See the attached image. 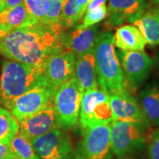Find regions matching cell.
Here are the masks:
<instances>
[{
  "mask_svg": "<svg viewBox=\"0 0 159 159\" xmlns=\"http://www.w3.org/2000/svg\"><path fill=\"white\" fill-rule=\"evenodd\" d=\"M63 29L61 24L35 22L13 30L0 39V53L12 61L43 67L50 55L66 49Z\"/></svg>",
  "mask_w": 159,
  "mask_h": 159,
  "instance_id": "6da1fadb",
  "label": "cell"
},
{
  "mask_svg": "<svg viewBox=\"0 0 159 159\" xmlns=\"http://www.w3.org/2000/svg\"><path fill=\"white\" fill-rule=\"evenodd\" d=\"M114 46L112 33L106 32L97 35L93 49L97 82L99 87L108 94L125 89L129 90L130 87Z\"/></svg>",
  "mask_w": 159,
  "mask_h": 159,
  "instance_id": "7a4b0ae2",
  "label": "cell"
},
{
  "mask_svg": "<svg viewBox=\"0 0 159 159\" xmlns=\"http://www.w3.org/2000/svg\"><path fill=\"white\" fill-rule=\"evenodd\" d=\"M43 82V67L5 60L0 74V104L9 109L17 97Z\"/></svg>",
  "mask_w": 159,
  "mask_h": 159,
  "instance_id": "3957f363",
  "label": "cell"
},
{
  "mask_svg": "<svg viewBox=\"0 0 159 159\" xmlns=\"http://www.w3.org/2000/svg\"><path fill=\"white\" fill-rule=\"evenodd\" d=\"M150 125L114 121L111 128V149L119 158L141 150L150 140Z\"/></svg>",
  "mask_w": 159,
  "mask_h": 159,
  "instance_id": "277c9868",
  "label": "cell"
},
{
  "mask_svg": "<svg viewBox=\"0 0 159 159\" xmlns=\"http://www.w3.org/2000/svg\"><path fill=\"white\" fill-rule=\"evenodd\" d=\"M83 94L75 76L55 91L53 103L61 128H72L78 124Z\"/></svg>",
  "mask_w": 159,
  "mask_h": 159,
  "instance_id": "5b68a950",
  "label": "cell"
},
{
  "mask_svg": "<svg viewBox=\"0 0 159 159\" xmlns=\"http://www.w3.org/2000/svg\"><path fill=\"white\" fill-rule=\"evenodd\" d=\"M112 123H95L82 130L83 139L75 152V159H107L111 150Z\"/></svg>",
  "mask_w": 159,
  "mask_h": 159,
  "instance_id": "8992f818",
  "label": "cell"
},
{
  "mask_svg": "<svg viewBox=\"0 0 159 159\" xmlns=\"http://www.w3.org/2000/svg\"><path fill=\"white\" fill-rule=\"evenodd\" d=\"M81 130L95 123H112L113 116L109 96L100 87L85 91L80 111Z\"/></svg>",
  "mask_w": 159,
  "mask_h": 159,
  "instance_id": "52a82bcc",
  "label": "cell"
},
{
  "mask_svg": "<svg viewBox=\"0 0 159 159\" xmlns=\"http://www.w3.org/2000/svg\"><path fill=\"white\" fill-rule=\"evenodd\" d=\"M55 93V91L45 82L41 83L17 97L8 110L19 122L26 117L36 114L52 102Z\"/></svg>",
  "mask_w": 159,
  "mask_h": 159,
  "instance_id": "ba28073f",
  "label": "cell"
},
{
  "mask_svg": "<svg viewBox=\"0 0 159 159\" xmlns=\"http://www.w3.org/2000/svg\"><path fill=\"white\" fill-rule=\"evenodd\" d=\"M76 55L63 49L50 55L46 60L43 67V76L46 83L56 90L75 76Z\"/></svg>",
  "mask_w": 159,
  "mask_h": 159,
  "instance_id": "9c48e42d",
  "label": "cell"
},
{
  "mask_svg": "<svg viewBox=\"0 0 159 159\" xmlns=\"http://www.w3.org/2000/svg\"><path fill=\"white\" fill-rule=\"evenodd\" d=\"M39 159H71L73 149L69 137L56 129L31 141Z\"/></svg>",
  "mask_w": 159,
  "mask_h": 159,
  "instance_id": "30bf717a",
  "label": "cell"
},
{
  "mask_svg": "<svg viewBox=\"0 0 159 159\" xmlns=\"http://www.w3.org/2000/svg\"><path fill=\"white\" fill-rule=\"evenodd\" d=\"M19 124V133L30 141L61 128L53 101L36 114L21 119Z\"/></svg>",
  "mask_w": 159,
  "mask_h": 159,
  "instance_id": "8fae6325",
  "label": "cell"
},
{
  "mask_svg": "<svg viewBox=\"0 0 159 159\" xmlns=\"http://www.w3.org/2000/svg\"><path fill=\"white\" fill-rule=\"evenodd\" d=\"M118 56L121 61L123 73L130 86H136L148 78L153 61L144 51H120Z\"/></svg>",
  "mask_w": 159,
  "mask_h": 159,
  "instance_id": "7c38bea8",
  "label": "cell"
},
{
  "mask_svg": "<svg viewBox=\"0 0 159 159\" xmlns=\"http://www.w3.org/2000/svg\"><path fill=\"white\" fill-rule=\"evenodd\" d=\"M113 122H132L150 125L145 118L136 99L130 91L122 90L108 94Z\"/></svg>",
  "mask_w": 159,
  "mask_h": 159,
  "instance_id": "4fadbf2b",
  "label": "cell"
},
{
  "mask_svg": "<svg viewBox=\"0 0 159 159\" xmlns=\"http://www.w3.org/2000/svg\"><path fill=\"white\" fill-rule=\"evenodd\" d=\"M148 5V0H109L105 28L111 30L125 21L133 22L144 13Z\"/></svg>",
  "mask_w": 159,
  "mask_h": 159,
  "instance_id": "5bb4252c",
  "label": "cell"
},
{
  "mask_svg": "<svg viewBox=\"0 0 159 159\" xmlns=\"http://www.w3.org/2000/svg\"><path fill=\"white\" fill-rule=\"evenodd\" d=\"M97 32L98 27L93 25L86 28H76L70 34H65L66 49L74 52L77 57L91 52L94 49Z\"/></svg>",
  "mask_w": 159,
  "mask_h": 159,
  "instance_id": "9a60e30c",
  "label": "cell"
},
{
  "mask_svg": "<svg viewBox=\"0 0 159 159\" xmlns=\"http://www.w3.org/2000/svg\"><path fill=\"white\" fill-rule=\"evenodd\" d=\"M75 76L84 93L89 90L99 88L93 51L76 58Z\"/></svg>",
  "mask_w": 159,
  "mask_h": 159,
  "instance_id": "2e32d148",
  "label": "cell"
},
{
  "mask_svg": "<svg viewBox=\"0 0 159 159\" xmlns=\"http://www.w3.org/2000/svg\"><path fill=\"white\" fill-rule=\"evenodd\" d=\"M133 23L139 30L147 43L152 46L159 44V7L152 6L148 8Z\"/></svg>",
  "mask_w": 159,
  "mask_h": 159,
  "instance_id": "e0dca14e",
  "label": "cell"
},
{
  "mask_svg": "<svg viewBox=\"0 0 159 159\" xmlns=\"http://www.w3.org/2000/svg\"><path fill=\"white\" fill-rule=\"evenodd\" d=\"M114 43L123 51H143L147 41L136 26L128 25L116 29Z\"/></svg>",
  "mask_w": 159,
  "mask_h": 159,
  "instance_id": "ac0fdd59",
  "label": "cell"
},
{
  "mask_svg": "<svg viewBox=\"0 0 159 159\" xmlns=\"http://www.w3.org/2000/svg\"><path fill=\"white\" fill-rule=\"evenodd\" d=\"M140 108L149 122L159 126V87L151 85L140 93Z\"/></svg>",
  "mask_w": 159,
  "mask_h": 159,
  "instance_id": "d6986e66",
  "label": "cell"
},
{
  "mask_svg": "<svg viewBox=\"0 0 159 159\" xmlns=\"http://www.w3.org/2000/svg\"><path fill=\"white\" fill-rule=\"evenodd\" d=\"M33 23L35 21L27 11L25 2L0 11V25L7 27L11 30Z\"/></svg>",
  "mask_w": 159,
  "mask_h": 159,
  "instance_id": "ffe728a7",
  "label": "cell"
},
{
  "mask_svg": "<svg viewBox=\"0 0 159 159\" xmlns=\"http://www.w3.org/2000/svg\"><path fill=\"white\" fill-rule=\"evenodd\" d=\"M87 7L84 0H63L59 18L63 28L75 25L86 12Z\"/></svg>",
  "mask_w": 159,
  "mask_h": 159,
  "instance_id": "44dd1931",
  "label": "cell"
},
{
  "mask_svg": "<svg viewBox=\"0 0 159 159\" xmlns=\"http://www.w3.org/2000/svg\"><path fill=\"white\" fill-rule=\"evenodd\" d=\"M19 132V124L11 112L0 107V143L8 144Z\"/></svg>",
  "mask_w": 159,
  "mask_h": 159,
  "instance_id": "7402d4cb",
  "label": "cell"
},
{
  "mask_svg": "<svg viewBox=\"0 0 159 159\" xmlns=\"http://www.w3.org/2000/svg\"><path fill=\"white\" fill-rule=\"evenodd\" d=\"M8 144L16 159H39L31 141L19 133Z\"/></svg>",
  "mask_w": 159,
  "mask_h": 159,
  "instance_id": "603a6c76",
  "label": "cell"
},
{
  "mask_svg": "<svg viewBox=\"0 0 159 159\" xmlns=\"http://www.w3.org/2000/svg\"><path fill=\"white\" fill-rule=\"evenodd\" d=\"M27 11L35 22H43L49 7V0H25Z\"/></svg>",
  "mask_w": 159,
  "mask_h": 159,
  "instance_id": "cb8c5ba5",
  "label": "cell"
},
{
  "mask_svg": "<svg viewBox=\"0 0 159 159\" xmlns=\"http://www.w3.org/2000/svg\"><path fill=\"white\" fill-rule=\"evenodd\" d=\"M107 13H108V10L105 5L99 6L91 11H87L85 19L83 20V23L82 25L77 26L76 28H86V27L94 25L95 24L99 23L107 16Z\"/></svg>",
  "mask_w": 159,
  "mask_h": 159,
  "instance_id": "d4e9b609",
  "label": "cell"
},
{
  "mask_svg": "<svg viewBox=\"0 0 159 159\" xmlns=\"http://www.w3.org/2000/svg\"><path fill=\"white\" fill-rule=\"evenodd\" d=\"M63 0H49V7L43 22L55 25L60 23V14Z\"/></svg>",
  "mask_w": 159,
  "mask_h": 159,
  "instance_id": "484cf974",
  "label": "cell"
},
{
  "mask_svg": "<svg viewBox=\"0 0 159 159\" xmlns=\"http://www.w3.org/2000/svg\"><path fill=\"white\" fill-rule=\"evenodd\" d=\"M150 159H159V128L152 131L148 144Z\"/></svg>",
  "mask_w": 159,
  "mask_h": 159,
  "instance_id": "4316f807",
  "label": "cell"
},
{
  "mask_svg": "<svg viewBox=\"0 0 159 159\" xmlns=\"http://www.w3.org/2000/svg\"><path fill=\"white\" fill-rule=\"evenodd\" d=\"M0 159H16L9 144L0 143Z\"/></svg>",
  "mask_w": 159,
  "mask_h": 159,
  "instance_id": "83f0119b",
  "label": "cell"
},
{
  "mask_svg": "<svg viewBox=\"0 0 159 159\" xmlns=\"http://www.w3.org/2000/svg\"><path fill=\"white\" fill-rule=\"evenodd\" d=\"M106 1L107 0H91L88 5V7H87L86 12L97 8V7H99V6L105 5Z\"/></svg>",
  "mask_w": 159,
  "mask_h": 159,
  "instance_id": "f1b7e54d",
  "label": "cell"
},
{
  "mask_svg": "<svg viewBox=\"0 0 159 159\" xmlns=\"http://www.w3.org/2000/svg\"><path fill=\"white\" fill-rule=\"evenodd\" d=\"M25 0H5L4 1V9L7 10L11 8V7H15L19 4L23 3ZM2 10V11H3Z\"/></svg>",
  "mask_w": 159,
  "mask_h": 159,
  "instance_id": "f546056e",
  "label": "cell"
},
{
  "mask_svg": "<svg viewBox=\"0 0 159 159\" xmlns=\"http://www.w3.org/2000/svg\"><path fill=\"white\" fill-rule=\"evenodd\" d=\"M11 31V30L8 28L7 27L0 25V39H3V38L6 36Z\"/></svg>",
  "mask_w": 159,
  "mask_h": 159,
  "instance_id": "4dcf8cb0",
  "label": "cell"
},
{
  "mask_svg": "<svg viewBox=\"0 0 159 159\" xmlns=\"http://www.w3.org/2000/svg\"><path fill=\"white\" fill-rule=\"evenodd\" d=\"M148 2L151 4L152 6L159 7V0H148Z\"/></svg>",
  "mask_w": 159,
  "mask_h": 159,
  "instance_id": "1f68e13d",
  "label": "cell"
},
{
  "mask_svg": "<svg viewBox=\"0 0 159 159\" xmlns=\"http://www.w3.org/2000/svg\"><path fill=\"white\" fill-rule=\"evenodd\" d=\"M4 1L5 0H0V11L4 9Z\"/></svg>",
  "mask_w": 159,
  "mask_h": 159,
  "instance_id": "d6a6232c",
  "label": "cell"
},
{
  "mask_svg": "<svg viewBox=\"0 0 159 159\" xmlns=\"http://www.w3.org/2000/svg\"><path fill=\"white\" fill-rule=\"evenodd\" d=\"M0 74H1V73H0Z\"/></svg>",
  "mask_w": 159,
  "mask_h": 159,
  "instance_id": "836d02e7",
  "label": "cell"
}]
</instances>
